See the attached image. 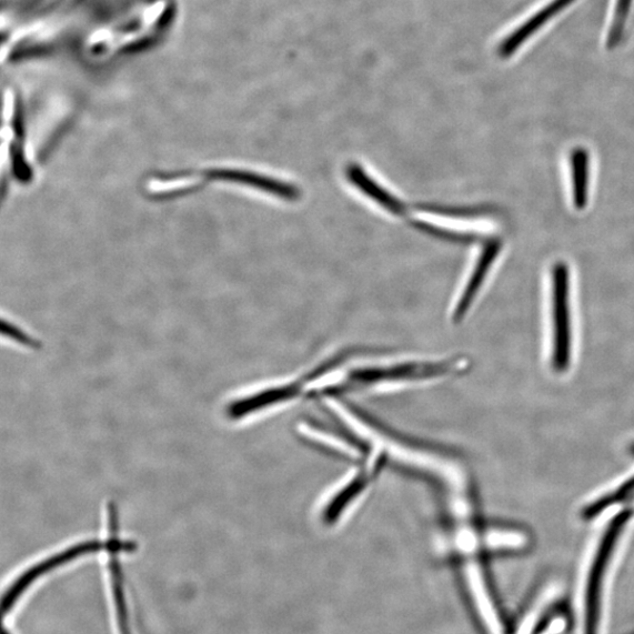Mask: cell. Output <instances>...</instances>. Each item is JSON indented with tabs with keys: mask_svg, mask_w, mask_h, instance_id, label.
Returning <instances> with one entry per match:
<instances>
[{
	"mask_svg": "<svg viewBox=\"0 0 634 634\" xmlns=\"http://www.w3.org/2000/svg\"><path fill=\"white\" fill-rule=\"evenodd\" d=\"M572 201L578 211L585 210L588 200L590 157L585 149L577 148L570 154Z\"/></svg>",
	"mask_w": 634,
	"mask_h": 634,
	"instance_id": "ba28073f",
	"label": "cell"
},
{
	"mask_svg": "<svg viewBox=\"0 0 634 634\" xmlns=\"http://www.w3.org/2000/svg\"><path fill=\"white\" fill-rule=\"evenodd\" d=\"M552 361L557 371H565L571 356L570 271L557 262L551 271Z\"/></svg>",
	"mask_w": 634,
	"mask_h": 634,
	"instance_id": "3957f363",
	"label": "cell"
},
{
	"mask_svg": "<svg viewBox=\"0 0 634 634\" xmlns=\"http://www.w3.org/2000/svg\"><path fill=\"white\" fill-rule=\"evenodd\" d=\"M173 13L172 0H140L93 30L84 40V54L93 63H104L148 47L169 28Z\"/></svg>",
	"mask_w": 634,
	"mask_h": 634,
	"instance_id": "6da1fadb",
	"label": "cell"
},
{
	"mask_svg": "<svg viewBox=\"0 0 634 634\" xmlns=\"http://www.w3.org/2000/svg\"><path fill=\"white\" fill-rule=\"evenodd\" d=\"M109 529L111 537L107 542L88 541L72 545L51 557L39 562L23 572L6 592L3 598L4 615H11L18 601L23 597L26 591L39 578L49 572L63 566L79 557L95 554L99 551H108L109 555H119L120 552H130L135 549V544L122 541L118 537V513L114 503L109 505Z\"/></svg>",
	"mask_w": 634,
	"mask_h": 634,
	"instance_id": "7a4b0ae2",
	"label": "cell"
},
{
	"mask_svg": "<svg viewBox=\"0 0 634 634\" xmlns=\"http://www.w3.org/2000/svg\"><path fill=\"white\" fill-rule=\"evenodd\" d=\"M502 249V243L499 240H491L485 244V248L475 265L472 278L467 281L462 298L460 299L454 313V320L460 321L473 304L479 291L484 283L486 275L495 260L497 259Z\"/></svg>",
	"mask_w": 634,
	"mask_h": 634,
	"instance_id": "8992f818",
	"label": "cell"
},
{
	"mask_svg": "<svg viewBox=\"0 0 634 634\" xmlns=\"http://www.w3.org/2000/svg\"><path fill=\"white\" fill-rule=\"evenodd\" d=\"M3 334L20 344L34 348V350H38V348L40 346L39 342H37L31 336L27 335L23 331H20L19 329H17L16 325L6 320L3 321Z\"/></svg>",
	"mask_w": 634,
	"mask_h": 634,
	"instance_id": "30bf717a",
	"label": "cell"
},
{
	"mask_svg": "<svg viewBox=\"0 0 634 634\" xmlns=\"http://www.w3.org/2000/svg\"><path fill=\"white\" fill-rule=\"evenodd\" d=\"M574 2L575 0H552L550 4L529 18L519 29L505 37L499 46L497 54L502 59L513 56L531 36L536 33L543 26L550 22L552 18Z\"/></svg>",
	"mask_w": 634,
	"mask_h": 634,
	"instance_id": "5b68a950",
	"label": "cell"
},
{
	"mask_svg": "<svg viewBox=\"0 0 634 634\" xmlns=\"http://www.w3.org/2000/svg\"><path fill=\"white\" fill-rule=\"evenodd\" d=\"M204 179L238 183L254 190L275 195L284 201L296 202L302 193L293 183L252 171L235 169H214L203 174Z\"/></svg>",
	"mask_w": 634,
	"mask_h": 634,
	"instance_id": "277c9868",
	"label": "cell"
},
{
	"mask_svg": "<svg viewBox=\"0 0 634 634\" xmlns=\"http://www.w3.org/2000/svg\"><path fill=\"white\" fill-rule=\"evenodd\" d=\"M346 178L350 179L356 190L359 189L360 192L376 202L386 212L396 217H405V203L380 187L379 182L368 175L359 165L348 168Z\"/></svg>",
	"mask_w": 634,
	"mask_h": 634,
	"instance_id": "52a82bcc",
	"label": "cell"
},
{
	"mask_svg": "<svg viewBox=\"0 0 634 634\" xmlns=\"http://www.w3.org/2000/svg\"><path fill=\"white\" fill-rule=\"evenodd\" d=\"M632 2L633 0H617L607 34L608 49H615L622 42Z\"/></svg>",
	"mask_w": 634,
	"mask_h": 634,
	"instance_id": "9c48e42d",
	"label": "cell"
}]
</instances>
